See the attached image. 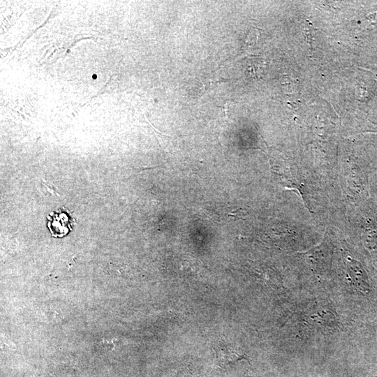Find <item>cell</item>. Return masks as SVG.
I'll list each match as a JSON object with an SVG mask.
<instances>
[{
	"instance_id": "cell-1",
	"label": "cell",
	"mask_w": 377,
	"mask_h": 377,
	"mask_svg": "<svg viewBox=\"0 0 377 377\" xmlns=\"http://www.w3.org/2000/svg\"><path fill=\"white\" fill-rule=\"evenodd\" d=\"M47 219V227L54 237H62L72 230L71 218L64 212H52Z\"/></svg>"
},
{
	"instance_id": "cell-2",
	"label": "cell",
	"mask_w": 377,
	"mask_h": 377,
	"mask_svg": "<svg viewBox=\"0 0 377 377\" xmlns=\"http://www.w3.org/2000/svg\"><path fill=\"white\" fill-rule=\"evenodd\" d=\"M223 109L225 117H226V119H228V114H227V111H228V103H226L223 105Z\"/></svg>"
}]
</instances>
